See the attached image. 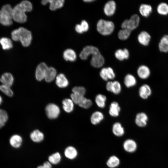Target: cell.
Segmentation results:
<instances>
[{
    "label": "cell",
    "instance_id": "1",
    "mask_svg": "<svg viewBox=\"0 0 168 168\" xmlns=\"http://www.w3.org/2000/svg\"><path fill=\"white\" fill-rule=\"evenodd\" d=\"M32 5L30 2L24 0L16 5L13 8V19L16 22L23 23L27 20L26 12L31 11Z\"/></svg>",
    "mask_w": 168,
    "mask_h": 168
},
{
    "label": "cell",
    "instance_id": "2",
    "mask_svg": "<svg viewBox=\"0 0 168 168\" xmlns=\"http://www.w3.org/2000/svg\"><path fill=\"white\" fill-rule=\"evenodd\" d=\"M12 39L15 41H20L24 47L29 46L32 39L31 32L23 27H20L13 30L11 33Z\"/></svg>",
    "mask_w": 168,
    "mask_h": 168
},
{
    "label": "cell",
    "instance_id": "3",
    "mask_svg": "<svg viewBox=\"0 0 168 168\" xmlns=\"http://www.w3.org/2000/svg\"><path fill=\"white\" fill-rule=\"evenodd\" d=\"M13 8L7 4L3 6L0 10V22L2 25L8 26L12 23Z\"/></svg>",
    "mask_w": 168,
    "mask_h": 168
},
{
    "label": "cell",
    "instance_id": "4",
    "mask_svg": "<svg viewBox=\"0 0 168 168\" xmlns=\"http://www.w3.org/2000/svg\"><path fill=\"white\" fill-rule=\"evenodd\" d=\"M114 28L113 23L110 21L103 19L100 20L96 24V29L100 34L104 35H109L113 32Z\"/></svg>",
    "mask_w": 168,
    "mask_h": 168
},
{
    "label": "cell",
    "instance_id": "5",
    "mask_svg": "<svg viewBox=\"0 0 168 168\" xmlns=\"http://www.w3.org/2000/svg\"><path fill=\"white\" fill-rule=\"evenodd\" d=\"M140 18L137 14L133 15L128 20H124L121 24L122 29H126L132 31L137 28L139 23Z\"/></svg>",
    "mask_w": 168,
    "mask_h": 168
},
{
    "label": "cell",
    "instance_id": "6",
    "mask_svg": "<svg viewBox=\"0 0 168 168\" xmlns=\"http://www.w3.org/2000/svg\"><path fill=\"white\" fill-rule=\"evenodd\" d=\"M45 111L48 117L50 119H55L59 115L60 110L59 107L56 104L50 103L46 107Z\"/></svg>",
    "mask_w": 168,
    "mask_h": 168
},
{
    "label": "cell",
    "instance_id": "7",
    "mask_svg": "<svg viewBox=\"0 0 168 168\" xmlns=\"http://www.w3.org/2000/svg\"><path fill=\"white\" fill-rule=\"evenodd\" d=\"M99 52V50L97 47L91 45L87 46L81 51L79 57L82 60H86L90 55H92Z\"/></svg>",
    "mask_w": 168,
    "mask_h": 168
},
{
    "label": "cell",
    "instance_id": "8",
    "mask_svg": "<svg viewBox=\"0 0 168 168\" xmlns=\"http://www.w3.org/2000/svg\"><path fill=\"white\" fill-rule=\"evenodd\" d=\"M48 67L44 62L40 63L38 65L35 73V77L37 80L41 81L44 79Z\"/></svg>",
    "mask_w": 168,
    "mask_h": 168
},
{
    "label": "cell",
    "instance_id": "9",
    "mask_svg": "<svg viewBox=\"0 0 168 168\" xmlns=\"http://www.w3.org/2000/svg\"><path fill=\"white\" fill-rule=\"evenodd\" d=\"M100 75L102 79L105 81L109 79L113 80L115 77L113 70L110 67L102 68L100 72Z\"/></svg>",
    "mask_w": 168,
    "mask_h": 168
},
{
    "label": "cell",
    "instance_id": "10",
    "mask_svg": "<svg viewBox=\"0 0 168 168\" xmlns=\"http://www.w3.org/2000/svg\"><path fill=\"white\" fill-rule=\"evenodd\" d=\"M105 59L100 52L92 55L91 61V64L93 67L99 68L104 64Z\"/></svg>",
    "mask_w": 168,
    "mask_h": 168
},
{
    "label": "cell",
    "instance_id": "11",
    "mask_svg": "<svg viewBox=\"0 0 168 168\" xmlns=\"http://www.w3.org/2000/svg\"><path fill=\"white\" fill-rule=\"evenodd\" d=\"M151 38V36L148 32L146 31H143L138 34V40L141 44L146 46L149 44Z\"/></svg>",
    "mask_w": 168,
    "mask_h": 168
},
{
    "label": "cell",
    "instance_id": "12",
    "mask_svg": "<svg viewBox=\"0 0 168 168\" xmlns=\"http://www.w3.org/2000/svg\"><path fill=\"white\" fill-rule=\"evenodd\" d=\"M116 9V5L115 2L113 0H110L107 2L105 4L104 8V12L106 15L110 16L114 14Z\"/></svg>",
    "mask_w": 168,
    "mask_h": 168
},
{
    "label": "cell",
    "instance_id": "13",
    "mask_svg": "<svg viewBox=\"0 0 168 168\" xmlns=\"http://www.w3.org/2000/svg\"><path fill=\"white\" fill-rule=\"evenodd\" d=\"M148 119V116L145 113L140 112L136 115L135 123L138 126L144 127L147 125Z\"/></svg>",
    "mask_w": 168,
    "mask_h": 168
},
{
    "label": "cell",
    "instance_id": "14",
    "mask_svg": "<svg viewBox=\"0 0 168 168\" xmlns=\"http://www.w3.org/2000/svg\"><path fill=\"white\" fill-rule=\"evenodd\" d=\"M137 73L138 76L140 78L145 79L150 76L151 71L148 67L144 65H142L138 68Z\"/></svg>",
    "mask_w": 168,
    "mask_h": 168
},
{
    "label": "cell",
    "instance_id": "15",
    "mask_svg": "<svg viewBox=\"0 0 168 168\" xmlns=\"http://www.w3.org/2000/svg\"><path fill=\"white\" fill-rule=\"evenodd\" d=\"M152 90L150 86L147 84H144L139 88V94L142 98L147 99L151 95Z\"/></svg>",
    "mask_w": 168,
    "mask_h": 168
},
{
    "label": "cell",
    "instance_id": "16",
    "mask_svg": "<svg viewBox=\"0 0 168 168\" xmlns=\"http://www.w3.org/2000/svg\"><path fill=\"white\" fill-rule=\"evenodd\" d=\"M123 147L126 151L128 152H135L137 149V145L133 140L128 139L124 142Z\"/></svg>",
    "mask_w": 168,
    "mask_h": 168
},
{
    "label": "cell",
    "instance_id": "17",
    "mask_svg": "<svg viewBox=\"0 0 168 168\" xmlns=\"http://www.w3.org/2000/svg\"><path fill=\"white\" fill-rule=\"evenodd\" d=\"M159 50L161 52H168V35H164L161 39L158 45Z\"/></svg>",
    "mask_w": 168,
    "mask_h": 168
},
{
    "label": "cell",
    "instance_id": "18",
    "mask_svg": "<svg viewBox=\"0 0 168 168\" xmlns=\"http://www.w3.org/2000/svg\"><path fill=\"white\" fill-rule=\"evenodd\" d=\"M0 81L2 85L10 87L13 83L14 78L11 73L6 72L2 76Z\"/></svg>",
    "mask_w": 168,
    "mask_h": 168
},
{
    "label": "cell",
    "instance_id": "19",
    "mask_svg": "<svg viewBox=\"0 0 168 168\" xmlns=\"http://www.w3.org/2000/svg\"><path fill=\"white\" fill-rule=\"evenodd\" d=\"M139 11L140 13L142 16L147 17L150 15L152 12V8L149 4H142L140 5Z\"/></svg>",
    "mask_w": 168,
    "mask_h": 168
},
{
    "label": "cell",
    "instance_id": "20",
    "mask_svg": "<svg viewBox=\"0 0 168 168\" xmlns=\"http://www.w3.org/2000/svg\"><path fill=\"white\" fill-rule=\"evenodd\" d=\"M120 110L119 104L117 102L113 101L110 106L109 113L111 116L116 117L119 115Z\"/></svg>",
    "mask_w": 168,
    "mask_h": 168
},
{
    "label": "cell",
    "instance_id": "21",
    "mask_svg": "<svg viewBox=\"0 0 168 168\" xmlns=\"http://www.w3.org/2000/svg\"><path fill=\"white\" fill-rule=\"evenodd\" d=\"M56 83L58 87L64 88L68 86L69 82L65 75L60 73L56 77Z\"/></svg>",
    "mask_w": 168,
    "mask_h": 168
},
{
    "label": "cell",
    "instance_id": "22",
    "mask_svg": "<svg viewBox=\"0 0 168 168\" xmlns=\"http://www.w3.org/2000/svg\"><path fill=\"white\" fill-rule=\"evenodd\" d=\"M104 118L103 114L99 111H96L92 114L90 120L91 123L93 125H96L99 123Z\"/></svg>",
    "mask_w": 168,
    "mask_h": 168
},
{
    "label": "cell",
    "instance_id": "23",
    "mask_svg": "<svg viewBox=\"0 0 168 168\" xmlns=\"http://www.w3.org/2000/svg\"><path fill=\"white\" fill-rule=\"evenodd\" d=\"M64 154L66 158L72 160L75 158L77 156V152L74 147L68 146L65 149Z\"/></svg>",
    "mask_w": 168,
    "mask_h": 168
},
{
    "label": "cell",
    "instance_id": "24",
    "mask_svg": "<svg viewBox=\"0 0 168 168\" xmlns=\"http://www.w3.org/2000/svg\"><path fill=\"white\" fill-rule=\"evenodd\" d=\"M31 140L34 142H39L44 139L43 133L38 130H35L32 132L30 135Z\"/></svg>",
    "mask_w": 168,
    "mask_h": 168
},
{
    "label": "cell",
    "instance_id": "25",
    "mask_svg": "<svg viewBox=\"0 0 168 168\" xmlns=\"http://www.w3.org/2000/svg\"><path fill=\"white\" fill-rule=\"evenodd\" d=\"M115 57L120 61H122L125 59H127L129 56V52L128 50L125 48L123 49H119L115 52Z\"/></svg>",
    "mask_w": 168,
    "mask_h": 168
},
{
    "label": "cell",
    "instance_id": "26",
    "mask_svg": "<svg viewBox=\"0 0 168 168\" xmlns=\"http://www.w3.org/2000/svg\"><path fill=\"white\" fill-rule=\"evenodd\" d=\"M63 57L66 61L73 62L76 60L77 55L73 49H68L65 50L63 52Z\"/></svg>",
    "mask_w": 168,
    "mask_h": 168
},
{
    "label": "cell",
    "instance_id": "27",
    "mask_svg": "<svg viewBox=\"0 0 168 168\" xmlns=\"http://www.w3.org/2000/svg\"><path fill=\"white\" fill-rule=\"evenodd\" d=\"M137 83V80L135 77L130 74L126 75L124 79V83L125 86L129 88L135 86Z\"/></svg>",
    "mask_w": 168,
    "mask_h": 168
},
{
    "label": "cell",
    "instance_id": "28",
    "mask_svg": "<svg viewBox=\"0 0 168 168\" xmlns=\"http://www.w3.org/2000/svg\"><path fill=\"white\" fill-rule=\"evenodd\" d=\"M57 74L56 70L52 67H48L44 79L48 82L53 81L56 77Z\"/></svg>",
    "mask_w": 168,
    "mask_h": 168
},
{
    "label": "cell",
    "instance_id": "29",
    "mask_svg": "<svg viewBox=\"0 0 168 168\" xmlns=\"http://www.w3.org/2000/svg\"><path fill=\"white\" fill-rule=\"evenodd\" d=\"M9 142L12 147L15 148H18L21 146L22 140V138L20 135L15 134L11 137Z\"/></svg>",
    "mask_w": 168,
    "mask_h": 168
},
{
    "label": "cell",
    "instance_id": "30",
    "mask_svg": "<svg viewBox=\"0 0 168 168\" xmlns=\"http://www.w3.org/2000/svg\"><path fill=\"white\" fill-rule=\"evenodd\" d=\"M112 131L113 134L116 136L120 137L124 135V129L121 124L119 122H116L113 125Z\"/></svg>",
    "mask_w": 168,
    "mask_h": 168
},
{
    "label": "cell",
    "instance_id": "31",
    "mask_svg": "<svg viewBox=\"0 0 168 168\" xmlns=\"http://www.w3.org/2000/svg\"><path fill=\"white\" fill-rule=\"evenodd\" d=\"M74 103L71 99H65L62 102L63 110L67 113L71 112L73 110Z\"/></svg>",
    "mask_w": 168,
    "mask_h": 168
},
{
    "label": "cell",
    "instance_id": "32",
    "mask_svg": "<svg viewBox=\"0 0 168 168\" xmlns=\"http://www.w3.org/2000/svg\"><path fill=\"white\" fill-rule=\"evenodd\" d=\"M50 4L49 8L51 10L54 11L63 7L64 0H50L48 3Z\"/></svg>",
    "mask_w": 168,
    "mask_h": 168
},
{
    "label": "cell",
    "instance_id": "33",
    "mask_svg": "<svg viewBox=\"0 0 168 168\" xmlns=\"http://www.w3.org/2000/svg\"><path fill=\"white\" fill-rule=\"evenodd\" d=\"M157 12L160 15L166 16L168 14V4L166 2L160 3L156 8Z\"/></svg>",
    "mask_w": 168,
    "mask_h": 168
},
{
    "label": "cell",
    "instance_id": "34",
    "mask_svg": "<svg viewBox=\"0 0 168 168\" xmlns=\"http://www.w3.org/2000/svg\"><path fill=\"white\" fill-rule=\"evenodd\" d=\"M106 100V96L101 94L97 95L95 98V102L97 106L101 108L105 107Z\"/></svg>",
    "mask_w": 168,
    "mask_h": 168
},
{
    "label": "cell",
    "instance_id": "35",
    "mask_svg": "<svg viewBox=\"0 0 168 168\" xmlns=\"http://www.w3.org/2000/svg\"><path fill=\"white\" fill-rule=\"evenodd\" d=\"M0 43L4 50L9 49L13 47L11 40L7 37H2L0 39Z\"/></svg>",
    "mask_w": 168,
    "mask_h": 168
},
{
    "label": "cell",
    "instance_id": "36",
    "mask_svg": "<svg viewBox=\"0 0 168 168\" xmlns=\"http://www.w3.org/2000/svg\"><path fill=\"white\" fill-rule=\"evenodd\" d=\"M120 163V160L116 156H110L107 161V166L110 168H114L118 166Z\"/></svg>",
    "mask_w": 168,
    "mask_h": 168
},
{
    "label": "cell",
    "instance_id": "37",
    "mask_svg": "<svg viewBox=\"0 0 168 168\" xmlns=\"http://www.w3.org/2000/svg\"><path fill=\"white\" fill-rule=\"evenodd\" d=\"M61 156L60 154L55 152L50 156L48 158L49 161L52 164L56 165L58 164L61 161Z\"/></svg>",
    "mask_w": 168,
    "mask_h": 168
},
{
    "label": "cell",
    "instance_id": "38",
    "mask_svg": "<svg viewBox=\"0 0 168 168\" xmlns=\"http://www.w3.org/2000/svg\"><path fill=\"white\" fill-rule=\"evenodd\" d=\"M131 31L127 29H122L120 30L118 32V37L121 40H126L130 36Z\"/></svg>",
    "mask_w": 168,
    "mask_h": 168
},
{
    "label": "cell",
    "instance_id": "39",
    "mask_svg": "<svg viewBox=\"0 0 168 168\" xmlns=\"http://www.w3.org/2000/svg\"><path fill=\"white\" fill-rule=\"evenodd\" d=\"M92 102L91 100L84 97L78 105L82 108L87 109L90 108L92 105Z\"/></svg>",
    "mask_w": 168,
    "mask_h": 168
},
{
    "label": "cell",
    "instance_id": "40",
    "mask_svg": "<svg viewBox=\"0 0 168 168\" xmlns=\"http://www.w3.org/2000/svg\"><path fill=\"white\" fill-rule=\"evenodd\" d=\"M121 86L120 83L118 81L113 82L111 92L115 94H118L121 91Z\"/></svg>",
    "mask_w": 168,
    "mask_h": 168
},
{
    "label": "cell",
    "instance_id": "41",
    "mask_svg": "<svg viewBox=\"0 0 168 168\" xmlns=\"http://www.w3.org/2000/svg\"><path fill=\"white\" fill-rule=\"evenodd\" d=\"M10 87L2 85L0 86V90L5 95L10 97H11L13 95V92Z\"/></svg>",
    "mask_w": 168,
    "mask_h": 168
},
{
    "label": "cell",
    "instance_id": "42",
    "mask_svg": "<svg viewBox=\"0 0 168 168\" xmlns=\"http://www.w3.org/2000/svg\"><path fill=\"white\" fill-rule=\"evenodd\" d=\"M73 93L84 96L86 92V89L83 86H75L72 89Z\"/></svg>",
    "mask_w": 168,
    "mask_h": 168
},
{
    "label": "cell",
    "instance_id": "43",
    "mask_svg": "<svg viewBox=\"0 0 168 168\" xmlns=\"http://www.w3.org/2000/svg\"><path fill=\"white\" fill-rule=\"evenodd\" d=\"M8 116L7 112L2 109H0V122L4 125L8 120Z\"/></svg>",
    "mask_w": 168,
    "mask_h": 168
},
{
    "label": "cell",
    "instance_id": "44",
    "mask_svg": "<svg viewBox=\"0 0 168 168\" xmlns=\"http://www.w3.org/2000/svg\"><path fill=\"white\" fill-rule=\"evenodd\" d=\"M71 100L73 102L78 105L82 99L84 97V96L72 93L71 95Z\"/></svg>",
    "mask_w": 168,
    "mask_h": 168
},
{
    "label": "cell",
    "instance_id": "45",
    "mask_svg": "<svg viewBox=\"0 0 168 168\" xmlns=\"http://www.w3.org/2000/svg\"><path fill=\"white\" fill-rule=\"evenodd\" d=\"M82 29L83 32L87 31L89 29V26L87 22L84 20H82L80 24Z\"/></svg>",
    "mask_w": 168,
    "mask_h": 168
},
{
    "label": "cell",
    "instance_id": "46",
    "mask_svg": "<svg viewBox=\"0 0 168 168\" xmlns=\"http://www.w3.org/2000/svg\"><path fill=\"white\" fill-rule=\"evenodd\" d=\"M75 30L76 32L78 33L81 34L83 32L80 24L76 25L75 27Z\"/></svg>",
    "mask_w": 168,
    "mask_h": 168
},
{
    "label": "cell",
    "instance_id": "47",
    "mask_svg": "<svg viewBox=\"0 0 168 168\" xmlns=\"http://www.w3.org/2000/svg\"><path fill=\"white\" fill-rule=\"evenodd\" d=\"M113 82L109 81L106 84V88L107 90L110 92L111 91Z\"/></svg>",
    "mask_w": 168,
    "mask_h": 168
},
{
    "label": "cell",
    "instance_id": "48",
    "mask_svg": "<svg viewBox=\"0 0 168 168\" xmlns=\"http://www.w3.org/2000/svg\"><path fill=\"white\" fill-rule=\"evenodd\" d=\"M43 166L44 168H52V164L49 161L45 162Z\"/></svg>",
    "mask_w": 168,
    "mask_h": 168
},
{
    "label": "cell",
    "instance_id": "49",
    "mask_svg": "<svg viewBox=\"0 0 168 168\" xmlns=\"http://www.w3.org/2000/svg\"><path fill=\"white\" fill-rule=\"evenodd\" d=\"M42 4L44 5H45L48 3V0H43L41 1Z\"/></svg>",
    "mask_w": 168,
    "mask_h": 168
},
{
    "label": "cell",
    "instance_id": "50",
    "mask_svg": "<svg viewBox=\"0 0 168 168\" xmlns=\"http://www.w3.org/2000/svg\"><path fill=\"white\" fill-rule=\"evenodd\" d=\"M94 1V0H84V1L86 2H91Z\"/></svg>",
    "mask_w": 168,
    "mask_h": 168
},
{
    "label": "cell",
    "instance_id": "51",
    "mask_svg": "<svg viewBox=\"0 0 168 168\" xmlns=\"http://www.w3.org/2000/svg\"><path fill=\"white\" fill-rule=\"evenodd\" d=\"M37 168H44V167L43 165H42V166H38Z\"/></svg>",
    "mask_w": 168,
    "mask_h": 168
},
{
    "label": "cell",
    "instance_id": "52",
    "mask_svg": "<svg viewBox=\"0 0 168 168\" xmlns=\"http://www.w3.org/2000/svg\"><path fill=\"white\" fill-rule=\"evenodd\" d=\"M2 102V99L1 96H0V105L1 104Z\"/></svg>",
    "mask_w": 168,
    "mask_h": 168
},
{
    "label": "cell",
    "instance_id": "53",
    "mask_svg": "<svg viewBox=\"0 0 168 168\" xmlns=\"http://www.w3.org/2000/svg\"><path fill=\"white\" fill-rule=\"evenodd\" d=\"M4 125L0 122V128H1Z\"/></svg>",
    "mask_w": 168,
    "mask_h": 168
}]
</instances>
